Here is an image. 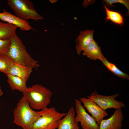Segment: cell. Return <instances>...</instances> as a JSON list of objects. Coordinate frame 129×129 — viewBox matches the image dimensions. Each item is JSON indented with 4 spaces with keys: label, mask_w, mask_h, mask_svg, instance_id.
Returning <instances> with one entry per match:
<instances>
[{
    "label": "cell",
    "mask_w": 129,
    "mask_h": 129,
    "mask_svg": "<svg viewBox=\"0 0 129 129\" xmlns=\"http://www.w3.org/2000/svg\"><path fill=\"white\" fill-rule=\"evenodd\" d=\"M23 97L33 110H41L47 107L51 102L52 92L41 84L27 87L22 93Z\"/></svg>",
    "instance_id": "obj_1"
},
{
    "label": "cell",
    "mask_w": 129,
    "mask_h": 129,
    "mask_svg": "<svg viewBox=\"0 0 129 129\" xmlns=\"http://www.w3.org/2000/svg\"><path fill=\"white\" fill-rule=\"evenodd\" d=\"M75 100V110L77 114L75 118V122H80L82 129H99V125L95 118L86 112L81 101L76 99Z\"/></svg>",
    "instance_id": "obj_7"
},
{
    "label": "cell",
    "mask_w": 129,
    "mask_h": 129,
    "mask_svg": "<svg viewBox=\"0 0 129 129\" xmlns=\"http://www.w3.org/2000/svg\"><path fill=\"white\" fill-rule=\"evenodd\" d=\"M11 40V45L7 55L14 63L37 70L40 66L38 62L34 59L27 52L24 45L16 33Z\"/></svg>",
    "instance_id": "obj_2"
},
{
    "label": "cell",
    "mask_w": 129,
    "mask_h": 129,
    "mask_svg": "<svg viewBox=\"0 0 129 129\" xmlns=\"http://www.w3.org/2000/svg\"><path fill=\"white\" fill-rule=\"evenodd\" d=\"M83 104V106L95 119L99 125L103 118L108 116L105 110L102 109L94 102L90 99L84 97L80 98Z\"/></svg>",
    "instance_id": "obj_8"
},
{
    "label": "cell",
    "mask_w": 129,
    "mask_h": 129,
    "mask_svg": "<svg viewBox=\"0 0 129 129\" xmlns=\"http://www.w3.org/2000/svg\"><path fill=\"white\" fill-rule=\"evenodd\" d=\"M93 30L87 29L80 31L79 36L75 39L77 53L80 55L84 49L89 45L94 40Z\"/></svg>",
    "instance_id": "obj_11"
},
{
    "label": "cell",
    "mask_w": 129,
    "mask_h": 129,
    "mask_svg": "<svg viewBox=\"0 0 129 129\" xmlns=\"http://www.w3.org/2000/svg\"><path fill=\"white\" fill-rule=\"evenodd\" d=\"M3 94V92L1 89V88L0 87V97Z\"/></svg>",
    "instance_id": "obj_23"
},
{
    "label": "cell",
    "mask_w": 129,
    "mask_h": 129,
    "mask_svg": "<svg viewBox=\"0 0 129 129\" xmlns=\"http://www.w3.org/2000/svg\"><path fill=\"white\" fill-rule=\"evenodd\" d=\"M14 62L7 54H0V71L6 75Z\"/></svg>",
    "instance_id": "obj_19"
},
{
    "label": "cell",
    "mask_w": 129,
    "mask_h": 129,
    "mask_svg": "<svg viewBox=\"0 0 129 129\" xmlns=\"http://www.w3.org/2000/svg\"><path fill=\"white\" fill-rule=\"evenodd\" d=\"M123 119L121 108L116 109L109 118L101 121L99 129H121Z\"/></svg>",
    "instance_id": "obj_9"
},
{
    "label": "cell",
    "mask_w": 129,
    "mask_h": 129,
    "mask_svg": "<svg viewBox=\"0 0 129 129\" xmlns=\"http://www.w3.org/2000/svg\"><path fill=\"white\" fill-rule=\"evenodd\" d=\"M103 64L109 71L114 75L120 78L129 80V75L119 69L113 64L108 61L105 57L101 60Z\"/></svg>",
    "instance_id": "obj_17"
},
{
    "label": "cell",
    "mask_w": 129,
    "mask_h": 129,
    "mask_svg": "<svg viewBox=\"0 0 129 129\" xmlns=\"http://www.w3.org/2000/svg\"><path fill=\"white\" fill-rule=\"evenodd\" d=\"M17 28L14 25L0 21V39H11L16 33Z\"/></svg>",
    "instance_id": "obj_16"
},
{
    "label": "cell",
    "mask_w": 129,
    "mask_h": 129,
    "mask_svg": "<svg viewBox=\"0 0 129 129\" xmlns=\"http://www.w3.org/2000/svg\"><path fill=\"white\" fill-rule=\"evenodd\" d=\"M83 51V54L91 59L101 60L105 57L102 52L101 47L94 40Z\"/></svg>",
    "instance_id": "obj_13"
},
{
    "label": "cell",
    "mask_w": 129,
    "mask_h": 129,
    "mask_svg": "<svg viewBox=\"0 0 129 129\" xmlns=\"http://www.w3.org/2000/svg\"><path fill=\"white\" fill-rule=\"evenodd\" d=\"M7 4L13 11L15 15L27 21L29 19L35 21L44 18L35 9L32 2L29 0H8Z\"/></svg>",
    "instance_id": "obj_5"
},
{
    "label": "cell",
    "mask_w": 129,
    "mask_h": 129,
    "mask_svg": "<svg viewBox=\"0 0 129 129\" xmlns=\"http://www.w3.org/2000/svg\"><path fill=\"white\" fill-rule=\"evenodd\" d=\"M38 112L41 116L34 123L32 129H56L60 120L67 113H60L54 107H47Z\"/></svg>",
    "instance_id": "obj_4"
},
{
    "label": "cell",
    "mask_w": 129,
    "mask_h": 129,
    "mask_svg": "<svg viewBox=\"0 0 129 129\" xmlns=\"http://www.w3.org/2000/svg\"><path fill=\"white\" fill-rule=\"evenodd\" d=\"M14 123L23 129H32L35 122L41 116L33 110L22 97L13 111Z\"/></svg>",
    "instance_id": "obj_3"
},
{
    "label": "cell",
    "mask_w": 129,
    "mask_h": 129,
    "mask_svg": "<svg viewBox=\"0 0 129 129\" xmlns=\"http://www.w3.org/2000/svg\"><path fill=\"white\" fill-rule=\"evenodd\" d=\"M58 0H49V1L51 3H54L56 2Z\"/></svg>",
    "instance_id": "obj_22"
},
{
    "label": "cell",
    "mask_w": 129,
    "mask_h": 129,
    "mask_svg": "<svg viewBox=\"0 0 129 129\" xmlns=\"http://www.w3.org/2000/svg\"><path fill=\"white\" fill-rule=\"evenodd\" d=\"M75 113L74 107L70 108L66 115L60 121L57 129H79L78 123L75 120Z\"/></svg>",
    "instance_id": "obj_12"
},
{
    "label": "cell",
    "mask_w": 129,
    "mask_h": 129,
    "mask_svg": "<svg viewBox=\"0 0 129 129\" xmlns=\"http://www.w3.org/2000/svg\"></svg>",
    "instance_id": "obj_24"
},
{
    "label": "cell",
    "mask_w": 129,
    "mask_h": 129,
    "mask_svg": "<svg viewBox=\"0 0 129 129\" xmlns=\"http://www.w3.org/2000/svg\"><path fill=\"white\" fill-rule=\"evenodd\" d=\"M11 39L6 40L0 39V54H7L11 45Z\"/></svg>",
    "instance_id": "obj_21"
},
{
    "label": "cell",
    "mask_w": 129,
    "mask_h": 129,
    "mask_svg": "<svg viewBox=\"0 0 129 129\" xmlns=\"http://www.w3.org/2000/svg\"><path fill=\"white\" fill-rule=\"evenodd\" d=\"M104 6L106 15V19L107 21L110 20L113 22L120 25L123 24L124 18L120 13L111 10L104 5Z\"/></svg>",
    "instance_id": "obj_18"
},
{
    "label": "cell",
    "mask_w": 129,
    "mask_h": 129,
    "mask_svg": "<svg viewBox=\"0 0 129 129\" xmlns=\"http://www.w3.org/2000/svg\"><path fill=\"white\" fill-rule=\"evenodd\" d=\"M6 75L7 82L11 90H18L23 93L27 88V81L23 79L9 74Z\"/></svg>",
    "instance_id": "obj_15"
},
{
    "label": "cell",
    "mask_w": 129,
    "mask_h": 129,
    "mask_svg": "<svg viewBox=\"0 0 129 129\" xmlns=\"http://www.w3.org/2000/svg\"><path fill=\"white\" fill-rule=\"evenodd\" d=\"M33 68L14 63L8 74L18 76L27 81L29 78Z\"/></svg>",
    "instance_id": "obj_14"
},
{
    "label": "cell",
    "mask_w": 129,
    "mask_h": 129,
    "mask_svg": "<svg viewBox=\"0 0 129 129\" xmlns=\"http://www.w3.org/2000/svg\"><path fill=\"white\" fill-rule=\"evenodd\" d=\"M119 96V94L116 93L110 96L103 95L99 94L94 91L87 97L96 103L102 109L105 110L111 108L116 109L125 107V105L122 101L115 99V98Z\"/></svg>",
    "instance_id": "obj_6"
},
{
    "label": "cell",
    "mask_w": 129,
    "mask_h": 129,
    "mask_svg": "<svg viewBox=\"0 0 129 129\" xmlns=\"http://www.w3.org/2000/svg\"><path fill=\"white\" fill-rule=\"evenodd\" d=\"M104 3V5L109 8L115 6L113 5L114 3H119L124 5L127 8L128 12L129 11V0H102Z\"/></svg>",
    "instance_id": "obj_20"
},
{
    "label": "cell",
    "mask_w": 129,
    "mask_h": 129,
    "mask_svg": "<svg viewBox=\"0 0 129 129\" xmlns=\"http://www.w3.org/2000/svg\"><path fill=\"white\" fill-rule=\"evenodd\" d=\"M0 19L15 25L22 31H35L27 21L22 19L6 11L5 9L0 13Z\"/></svg>",
    "instance_id": "obj_10"
}]
</instances>
